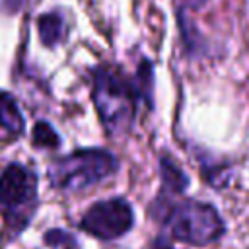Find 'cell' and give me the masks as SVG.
Masks as SVG:
<instances>
[{
  "instance_id": "cell-1",
  "label": "cell",
  "mask_w": 249,
  "mask_h": 249,
  "mask_svg": "<svg viewBox=\"0 0 249 249\" xmlns=\"http://www.w3.org/2000/svg\"><path fill=\"white\" fill-rule=\"evenodd\" d=\"M119 167L117 158L101 148L76 150L64 158L54 160L49 167L53 187L62 191H82L111 177Z\"/></svg>"
},
{
  "instance_id": "cell-2",
  "label": "cell",
  "mask_w": 249,
  "mask_h": 249,
  "mask_svg": "<svg viewBox=\"0 0 249 249\" xmlns=\"http://www.w3.org/2000/svg\"><path fill=\"white\" fill-rule=\"evenodd\" d=\"M136 93L138 89L115 70L97 68L93 72V101L109 134H123L130 128Z\"/></svg>"
},
{
  "instance_id": "cell-3",
  "label": "cell",
  "mask_w": 249,
  "mask_h": 249,
  "mask_svg": "<svg viewBox=\"0 0 249 249\" xmlns=\"http://www.w3.org/2000/svg\"><path fill=\"white\" fill-rule=\"evenodd\" d=\"M171 235L189 245H208L222 237L226 226L212 204L185 200L161 212Z\"/></svg>"
},
{
  "instance_id": "cell-4",
  "label": "cell",
  "mask_w": 249,
  "mask_h": 249,
  "mask_svg": "<svg viewBox=\"0 0 249 249\" xmlns=\"http://www.w3.org/2000/svg\"><path fill=\"white\" fill-rule=\"evenodd\" d=\"M37 204V177L21 163H10L0 175V208L16 228L27 224Z\"/></svg>"
},
{
  "instance_id": "cell-5",
  "label": "cell",
  "mask_w": 249,
  "mask_h": 249,
  "mask_svg": "<svg viewBox=\"0 0 249 249\" xmlns=\"http://www.w3.org/2000/svg\"><path fill=\"white\" fill-rule=\"evenodd\" d=\"M134 224V212L124 198H107L91 204L80 228L99 239H117L124 235Z\"/></svg>"
},
{
  "instance_id": "cell-6",
  "label": "cell",
  "mask_w": 249,
  "mask_h": 249,
  "mask_svg": "<svg viewBox=\"0 0 249 249\" xmlns=\"http://www.w3.org/2000/svg\"><path fill=\"white\" fill-rule=\"evenodd\" d=\"M0 126L10 134H19L23 130V115L16 99L6 91H0Z\"/></svg>"
},
{
  "instance_id": "cell-7",
  "label": "cell",
  "mask_w": 249,
  "mask_h": 249,
  "mask_svg": "<svg viewBox=\"0 0 249 249\" xmlns=\"http://www.w3.org/2000/svg\"><path fill=\"white\" fill-rule=\"evenodd\" d=\"M160 169H161V181L163 187L169 189L171 193H183L185 187L189 185V177L183 173V169L167 156L160 160Z\"/></svg>"
},
{
  "instance_id": "cell-8",
  "label": "cell",
  "mask_w": 249,
  "mask_h": 249,
  "mask_svg": "<svg viewBox=\"0 0 249 249\" xmlns=\"http://www.w3.org/2000/svg\"><path fill=\"white\" fill-rule=\"evenodd\" d=\"M39 35H41V41L45 45H54L62 39L64 35V19L60 14H45L39 18Z\"/></svg>"
},
{
  "instance_id": "cell-9",
  "label": "cell",
  "mask_w": 249,
  "mask_h": 249,
  "mask_svg": "<svg viewBox=\"0 0 249 249\" xmlns=\"http://www.w3.org/2000/svg\"><path fill=\"white\" fill-rule=\"evenodd\" d=\"M33 144L37 148H58L60 146V138H58L56 130L49 123L39 121L33 126Z\"/></svg>"
},
{
  "instance_id": "cell-10",
  "label": "cell",
  "mask_w": 249,
  "mask_h": 249,
  "mask_svg": "<svg viewBox=\"0 0 249 249\" xmlns=\"http://www.w3.org/2000/svg\"><path fill=\"white\" fill-rule=\"evenodd\" d=\"M45 243H49L53 249H72L76 247V239L66 233L64 230H49L45 233Z\"/></svg>"
},
{
  "instance_id": "cell-11",
  "label": "cell",
  "mask_w": 249,
  "mask_h": 249,
  "mask_svg": "<svg viewBox=\"0 0 249 249\" xmlns=\"http://www.w3.org/2000/svg\"><path fill=\"white\" fill-rule=\"evenodd\" d=\"M25 0H0V8L4 12H18Z\"/></svg>"
},
{
  "instance_id": "cell-12",
  "label": "cell",
  "mask_w": 249,
  "mask_h": 249,
  "mask_svg": "<svg viewBox=\"0 0 249 249\" xmlns=\"http://www.w3.org/2000/svg\"><path fill=\"white\" fill-rule=\"evenodd\" d=\"M152 249H173V245L169 241H165L163 237H158L154 243H152Z\"/></svg>"
},
{
  "instance_id": "cell-13",
  "label": "cell",
  "mask_w": 249,
  "mask_h": 249,
  "mask_svg": "<svg viewBox=\"0 0 249 249\" xmlns=\"http://www.w3.org/2000/svg\"><path fill=\"white\" fill-rule=\"evenodd\" d=\"M183 4H187V6H191V8H200L202 4H206L208 0H181Z\"/></svg>"
}]
</instances>
